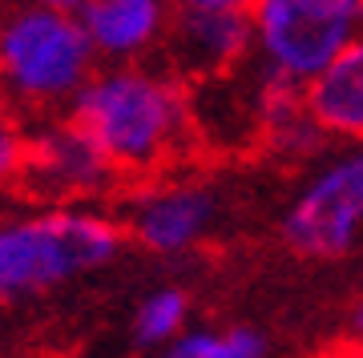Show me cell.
I'll use <instances>...</instances> for the list:
<instances>
[{
  "label": "cell",
  "mask_w": 363,
  "mask_h": 358,
  "mask_svg": "<svg viewBox=\"0 0 363 358\" xmlns=\"http://www.w3.org/2000/svg\"><path fill=\"white\" fill-rule=\"evenodd\" d=\"M307 113L331 141L363 145V40L307 85Z\"/></svg>",
  "instance_id": "obj_10"
},
{
  "label": "cell",
  "mask_w": 363,
  "mask_h": 358,
  "mask_svg": "<svg viewBox=\"0 0 363 358\" xmlns=\"http://www.w3.org/2000/svg\"><path fill=\"white\" fill-rule=\"evenodd\" d=\"M190 330V294L182 286H157L150 294H142V302L133 306V346L138 350H166L174 338Z\"/></svg>",
  "instance_id": "obj_12"
},
{
  "label": "cell",
  "mask_w": 363,
  "mask_h": 358,
  "mask_svg": "<svg viewBox=\"0 0 363 358\" xmlns=\"http://www.w3.org/2000/svg\"><path fill=\"white\" fill-rule=\"evenodd\" d=\"M174 0H85L77 13L101 64H145L162 57Z\"/></svg>",
  "instance_id": "obj_9"
},
{
  "label": "cell",
  "mask_w": 363,
  "mask_h": 358,
  "mask_svg": "<svg viewBox=\"0 0 363 358\" xmlns=\"http://www.w3.org/2000/svg\"><path fill=\"white\" fill-rule=\"evenodd\" d=\"M259 0H174V8L190 13H255Z\"/></svg>",
  "instance_id": "obj_16"
},
{
  "label": "cell",
  "mask_w": 363,
  "mask_h": 358,
  "mask_svg": "<svg viewBox=\"0 0 363 358\" xmlns=\"http://www.w3.org/2000/svg\"><path fill=\"white\" fill-rule=\"evenodd\" d=\"M222 218V193L206 181H154L125 202V233L145 254L182 258L210 242Z\"/></svg>",
  "instance_id": "obj_7"
},
{
  "label": "cell",
  "mask_w": 363,
  "mask_h": 358,
  "mask_svg": "<svg viewBox=\"0 0 363 358\" xmlns=\"http://www.w3.org/2000/svg\"><path fill=\"white\" fill-rule=\"evenodd\" d=\"M117 181L121 173L69 117H49L28 129V157L16 193L37 202L40 209L97 205L117 190Z\"/></svg>",
  "instance_id": "obj_6"
},
{
  "label": "cell",
  "mask_w": 363,
  "mask_h": 358,
  "mask_svg": "<svg viewBox=\"0 0 363 358\" xmlns=\"http://www.w3.org/2000/svg\"><path fill=\"white\" fill-rule=\"evenodd\" d=\"M101 69L73 13L13 0L0 21V93L28 125L65 117L77 93Z\"/></svg>",
  "instance_id": "obj_3"
},
{
  "label": "cell",
  "mask_w": 363,
  "mask_h": 358,
  "mask_svg": "<svg viewBox=\"0 0 363 358\" xmlns=\"http://www.w3.org/2000/svg\"><path fill=\"white\" fill-rule=\"evenodd\" d=\"M65 117L121 178H154L198 141L190 85L162 61L101 64Z\"/></svg>",
  "instance_id": "obj_1"
},
{
  "label": "cell",
  "mask_w": 363,
  "mask_h": 358,
  "mask_svg": "<svg viewBox=\"0 0 363 358\" xmlns=\"http://www.w3.org/2000/svg\"><path fill=\"white\" fill-rule=\"evenodd\" d=\"M262 145H267L279 161H286V166L311 169L315 161H323L327 157L331 137L319 129V121H315L311 113H303V117H295V121H286V125L271 129V133L262 137Z\"/></svg>",
  "instance_id": "obj_14"
},
{
  "label": "cell",
  "mask_w": 363,
  "mask_h": 358,
  "mask_svg": "<svg viewBox=\"0 0 363 358\" xmlns=\"http://www.w3.org/2000/svg\"><path fill=\"white\" fill-rule=\"evenodd\" d=\"M255 57L250 13H190L178 8L157 61L190 89L206 81L234 77Z\"/></svg>",
  "instance_id": "obj_8"
},
{
  "label": "cell",
  "mask_w": 363,
  "mask_h": 358,
  "mask_svg": "<svg viewBox=\"0 0 363 358\" xmlns=\"http://www.w3.org/2000/svg\"><path fill=\"white\" fill-rule=\"evenodd\" d=\"M33 4H45V8H57V13H73V16L85 8V0H33Z\"/></svg>",
  "instance_id": "obj_17"
},
{
  "label": "cell",
  "mask_w": 363,
  "mask_h": 358,
  "mask_svg": "<svg viewBox=\"0 0 363 358\" xmlns=\"http://www.w3.org/2000/svg\"><path fill=\"white\" fill-rule=\"evenodd\" d=\"M154 358H271V342L259 326H190Z\"/></svg>",
  "instance_id": "obj_13"
},
{
  "label": "cell",
  "mask_w": 363,
  "mask_h": 358,
  "mask_svg": "<svg viewBox=\"0 0 363 358\" xmlns=\"http://www.w3.org/2000/svg\"><path fill=\"white\" fill-rule=\"evenodd\" d=\"M279 233L298 258L315 262H335L363 242V145H339L307 169Z\"/></svg>",
  "instance_id": "obj_5"
},
{
  "label": "cell",
  "mask_w": 363,
  "mask_h": 358,
  "mask_svg": "<svg viewBox=\"0 0 363 358\" xmlns=\"http://www.w3.org/2000/svg\"><path fill=\"white\" fill-rule=\"evenodd\" d=\"M190 97H194L198 141H206V145H234V149L262 141V125H259V109H255L247 69H238L234 77L206 81V85L190 89Z\"/></svg>",
  "instance_id": "obj_11"
},
{
  "label": "cell",
  "mask_w": 363,
  "mask_h": 358,
  "mask_svg": "<svg viewBox=\"0 0 363 358\" xmlns=\"http://www.w3.org/2000/svg\"><path fill=\"white\" fill-rule=\"evenodd\" d=\"M130 233L97 205H57L0 218V306L61 290L105 270Z\"/></svg>",
  "instance_id": "obj_2"
},
{
  "label": "cell",
  "mask_w": 363,
  "mask_h": 358,
  "mask_svg": "<svg viewBox=\"0 0 363 358\" xmlns=\"http://www.w3.org/2000/svg\"><path fill=\"white\" fill-rule=\"evenodd\" d=\"M4 8H9V4H4V0H0V21H4Z\"/></svg>",
  "instance_id": "obj_19"
},
{
  "label": "cell",
  "mask_w": 363,
  "mask_h": 358,
  "mask_svg": "<svg viewBox=\"0 0 363 358\" xmlns=\"http://www.w3.org/2000/svg\"><path fill=\"white\" fill-rule=\"evenodd\" d=\"M28 129L33 125L21 117V109L0 93V190H16V181L25 173Z\"/></svg>",
  "instance_id": "obj_15"
},
{
  "label": "cell",
  "mask_w": 363,
  "mask_h": 358,
  "mask_svg": "<svg viewBox=\"0 0 363 358\" xmlns=\"http://www.w3.org/2000/svg\"><path fill=\"white\" fill-rule=\"evenodd\" d=\"M259 69L311 85L327 64L363 40V0H259L255 13Z\"/></svg>",
  "instance_id": "obj_4"
},
{
  "label": "cell",
  "mask_w": 363,
  "mask_h": 358,
  "mask_svg": "<svg viewBox=\"0 0 363 358\" xmlns=\"http://www.w3.org/2000/svg\"><path fill=\"white\" fill-rule=\"evenodd\" d=\"M351 330H355V334L363 338V302L355 306V314H351Z\"/></svg>",
  "instance_id": "obj_18"
}]
</instances>
